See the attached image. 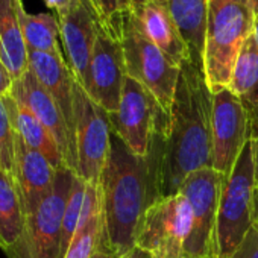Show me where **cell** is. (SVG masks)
<instances>
[{
    "label": "cell",
    "instance_id": "25",
    "mask_svg": "<svg viewBox=\"0 0 258 258\" xmlns=\"http://www.w3.org/2000/svg\"><path fill=\"white\" fill-rule=\"evenodd\" d=\"M85 190H87V182L79 178L78 175L73 179V185L67 199L64 217H62V228H61V258H64L66 252L69 250L75 234L79 226V219L82 213V205H84V198H85Z\"/></svg>",
    "mask_w": 258,
    "mask_h": 258
},
{
    "label": "cell",
    "instance_id": "13",
    "mask_svg": "<svg viewBox=\"0 0 258 258\" xmlns=\"http://www.w3.org/2000/svg\"><path fill=\"white\" fill-rule=\"evenodd\" d=\"M58 20L67 64L76 81L84 87L102 23L90 0H81L76 8L66 16L58 17Z\"/></svg>",
    "mask_w": 258,
    "mask_h": 258
},
{
    "label": "cell",
    "instance_id": "3",
    "mask_svg": "<svg viewBox=\"0 0 258 258\" xmlns=\"http://www.w3.org/2000/svg\"><path fill=\"white\" fill-rule=\"evenodd\" d=\"M252 28L250 5L208 4L204 72L213 94L229 87L237 58Z\"/></svg>",
    "mask_w": 258,
    "mask_h": 258
},
{
    "label": "cell",
    "instance_id": "11",
    "mask_svg": "<svg viewBox=\"0 0 258 258\" xmlns=\"http://www.w3.org/2000/svg\"><path fill=\"white\" fill-rule=\"evenodd\" d=\"M213 158L211 167L228 176L244 145L250 140L249 117L238 97L229 90H220L213 94Z\"/></svg>",
    "mask_w": 258,
    "mask_h": 258
},
{
    "label": "cell",
    "instance_id": "18",
    "mask_svg": "<svg viewBox=\"0 0 258 258\" xmlns=\"http://www.w3.org/2000/svg\"><path fill=\"white\" fill-rule=\"evenodd\" d=\"M22 0H0V61L13 81L29 70L28 47L20 26Z\"/></svg>",
    "mask_w": 258,
    "mask_h": 258
},
{
    "label": "cell",
    "instance_id": "17",
    "mask_svg": "<svg viewBox=\"0 0 258 258\" xmlns=\"http://www.w3.org/2000/svg\"><path fill=\"white\" fill-rule=\"evenodd\" d=\"M29 70L34 73L37 81L46 88L52 99L59 106L70 134L75 142V84L76 78L72 73L67 59L62 53L47 52H28Z\"/></svg>",
    "mask_w": 258,
    "mask_h": 258
},
{
    "label": "cell",
    "instance_id": "28",
    "mask_svg": "<svg viewBox=\"0 0 258 258\" xmlns=\"http://www.w3.org/2000/svg\"><path fill=\"white\" fill-rule=\"evenodd\" d=\"M229 258H258V223H253Z\"/></svg>",
    "mask_w": 258,
    "mask_h": 258
},
{
    "label": "cell",
    "instance_id": "10",
    "mask_svg": "<svg viewBox=\"0 0 258 258\" xmlns=\"http://www.w3.org/2000/svg\"><path fill=\"white\" fill-rule=\"evenodd\" d=\"M225 178L213 167H207L190 173L179 188L193 214L191 232L184 246L185 253L191 258L214 256L217 213Z\"/></svg>",
    "mask_w": 258,
    "mask_h": 258
},
{
    "label": "cell",
    "instance_id": "35",
    "mask_svg": "<svg viewBox=\"0 0 258 258\" xmlns=\"http://www.w3.org/2000/svg\"><path fill=\"white\" fill-rule=\"evenodd\" d=\"M253 223H258V181L253 187Z\"/></svg>",
    "mask_w": 258,
    "mask_h": 258
},
{
    "label": "cell",
    "instance_id": "37",
    "mask_svg": "<svg viewBox=\"0 0 258 258\" xmlns=\"http://www.w3.org/2000/svg\"><path fill=\"white\" fill-rule=\"evenodd\" d=\"M145 2H152V0H133V4H131V7H133L134 4H145Z\"/></svg>",
    "mask_w": 258,
    "mask_h": 258
},
{
    "label": "cell",
    "instance_id": "26",
    "mask_svg": "<svg viewBox=\"0 0 258 258\" xmlns=\"http://www.w3.org/2000/svg\"><path fill=\"white\" fill-rule=\"evenodd\" d=\"M16 154V127L10 108V94L0 96V167L13 173Z\"/></svg>",
    "mask_w": 258,
    "mask_h": 258
},
{
    "label": "cell",
    "instance_id": "40",
    "mask_svg": "<svg viewBox=\"0 0 258 258\" xmlns=\"http://www.w3.org/2000/svg\"><path fill=\"white\" fill-rule=\"evenodd\" d=\"M129 2H131V4H133V0H129Z\"/></svg>",
    "mask_w": 258,
    "mask_h": 258
},
{
    "label": "cell",
    "instance_id": "22",
    "mask_svg": "<svg viewBox=\"0 0 258 258\" xmlns=\"http://www.w3.org/2000/svg\"><path fill=\"white\" fill-rule=\"evenodd\" d=\"M10 108L13 114V121L16 131L22 136L25 143L43 154L55 170L66 166L62 154L52 137V134L41 124V121L34 115V112L19 99L10 94Z\"/></svg>",
    "mask_w": 258,
    "mask_h": 258
},
{
    "label": "cell",
    "instance_id": "7",
    "mask_svg": "<svg viewBox=\"0 0 258 258\" xmlns=\"http://www.w3.org/2000/svg\"><path fill=\"white\" fill-rule=\"evenodd\" d=\"M167 120L169 114L154 94L136 79L126 76L118 109L109 114L111 131L136 155L146 157L157 131Z\"/></svg>",
    "mask_w": 258,
    "mask_h": 258
},
{
    "label": "cell",
    "instance_id": "21",
    "mask_svg": "<svg viewBox=\"0 0 258 258\" xmlns=\"http://www.w3.org/2000/svg\"><path fill=\"white\" fill-rule=\"evenodd\" d=\"M26 226L19 187L13 173L0 169V247L10 253L20 241Z\"/></svg>",
    "mask_w": 258,
    "mask_h": 258
},
{
    "label": "cell",
    "instance_id": "9",
    "mask_svg": "<svg viewBox=\"0 0 258 258\" xmlns=\"http://www.w3.org/2000/svg\"><path fill=\"white\" fill-rule=\"evenodd\" d=\"M191 207L182 193L161 198L145 214L136 246L151 252L154 258L176 256L185 252L184 246L191 232Z\"/></svg>",
    "mask_w": 258,
    "mask_h": 258
},
{
    "label": "cell",
    "instance_id": "5",
    "mask_svg": "<svg viewBox=\"0 0 258 258\" xmlns=\"http://www.w3.org/2000/svg\"><path fill=\"white\" fill-rule=\"evenodd\" d=\"M118 38L124 56L126 76L148 88L164 112L169 114L179 78V67L172 64L151 41L131 10L124 13L121 19Z\"/></svg>",
    "mask_w": 258,
    "mask_h": 258
},
{
    "label": "cell",
    "instance_id": "4",
    "mask_svg": "<svg viewBox=\"0 0 258 258\" xmlns=\"http://www.w3.org/2000/svg\"><path fill=\"white\" fill-rule=\"evenodd\" d=\"M255 161L249 140L232 172L225 178L214 238V256L229 258L253 225Z\"/></svg>",
    "mask_w": 258,
    "mask_h": 258
},
{
    "label": "cell",
    "instance_id": "20",
    "mask_svg": "<svg viewBox=\"0 0 258 258\" xmlns=\"http://www.w3.org/2000/svg\"><path fill=\"white\" fill-rule=\"evenodd\" d=\"M228 88L243 105L252 129L258 123V41L253 32L240 50Z\"/></svg>",
    "mask_w": 258,
    "mask_h": 258
},
{
    "label": "cell",
    "instance_id": "27",
    "mask_svg": "<svg viewBox=\"0 0 258 258\" xmlns=\"http://www.w3.org/2000/svg\"><path fill=\"white\" fill-rule=\"evenodd\" d=\"M90 2L102 23V28L118 38L121 19L124 13L131 10V2L129 0H90Z\"/></svg>",
    "mask_w": 258,
    "mask_h": 258
},
{
    "label": "cell",
    "instance_id": "38",
    "mask_svg": "<svg viewBox=\"0 0 258 258\" xmlns=\"http://www.w3.org/2000/svg\"><path fill=\"white\" fill-rule=\"evenodd\" d=\"M172 258H191V256H188L185 252H182V253H179V255H176V256H172Z\"/></svg>",
    "mask_w": 258,
    "mask_h": 258
},
{
    "label": "cell",
    "instance_id": "39",
    "mask_svg": "<svg viewBox=\"0 0 258 258\" xmlns=\"http://www.w3.org/2000/svg\"><path fill=\"white\" fill-rule=\"evenodd\" d=\"M210 258H219V256H210Z\"/></svg>",
    "mask_w": 258,
    "mask_h": 258
},
{
    "label": "cell",
    "instance_id": "16",
    "mask_svg": "<svg viewBox=\"0 0 258 258\" xmlns=\"http://www.w3.org/2000/svg\"><path fill=\"white\" fill-rule=\"evenodd\" d=\"M143 32L151 41L167 56V59L181 67L191 58L190 49L179 34V29L172 17L167 0H152L131 7Z\"/></svg>",
    "mask_w": 258,
    "mask_h": 258
},
{
    "label": "cell",
    "instance_id": "2",
    "mask_svg": "<svg viewBox=\"0 0 258 258\" xmlns=\"http://www.w3.org/2000/svg\"><path fill=\"white\" fill-rule=\"evenodd\" d=\"M213 93L207 84L204 61L191 56L179 67L161 160V196L179 193L184 179L211 167Z\"/></svg>",
    "mask_w": 258,
    "mask_h": 258
},
{
    "label": "cell",
    "instance_id": "23",
    "mask_svg": "<svg viewBox=\"0 0 258 258\" xmlns=\"http://www.w3.org/2000/svg\"><path fill=\"white\" fill-rule=\"evenodd\" d=\"M167 5L191 56L204 61L208 0H167Z\"/></svg>",
    "mask_w": 258,
    "mask_h": 258
},
{
    "label": "cell",
    "instance_id": "32",
    "mask_svg": "<svg viewBox=\"0 0 258 258\" xmlns=\"http://www.w3.org/2000/svg\"><path fill=\"white\" fill-rule=\"evenodd\" d=\"M118 258H154V255L145 249H142L140 246H134L129 250H126L124 253H121Z\"/></svg>",
    "mask_w": 258,
    "mask_h": 258
},
{
    "label": "cell",
    "instance_id": "1",
    "mask_svg": "<svg viewBox=\"0 0 258 258\" xmlns=\"http://www.w3.org/2000/svg\"><path fill=\"white\" fill-rule=\"evenodd\" d=\"M167 124L169 120L157 131L146 157L136 155L111 133L109 152L97 185L106 243L118 256L136 246L145 214L163 198L161 160Z\"/></svg>",
    "mask_w": 258,
    "mask_h": 258
},
{
    "label": "cell",
    "instance_id": "36",
    "mask_svg": "<svg viewBox=\"0 0 258 258\" xmlns=\"http://www.w3.org/2000/svg\"><path fill=\"white\" fill-rule=\"evenodd\" d=\"M211 5H220V4H241V5H249V0H208Z\"/></svg>",
    "mask_w": 258,
    "mask_h": 258
},
{
    "label": "cell",
    "instance_id": "33",
    "mask_svg": "<svg viewBox=\"0 0 258 258\" xmlns=\"http://www.w3.org/2000/svg\"><path fill=\"white\" fill-rule=\"evenodd\" d=\"M249 5H250V10H252V20H253V28H252V32L258 41V0H249Z\"/></svg>",
    "mask_w": 258,
    "mask_h": 258
},
{
    "label": "cell",
    "instance_id": "12",
    "mask_svg": "<svg viewBox=\"0 0 258 258\" xmlns=\"http://www.w3.org/2000/svg\"><path fill=\"white\" fill-rule=\"evenodd\" d=\"M124 81L126 67L120 38L102 28L91 55L87 82L82 88L99 106L112 114L118 109Z\"/></svg>",
    "mask_w": 258,
    "mask_h": 258
},
{
    "label": "cell",
    "instance_id": "41",
    "mask_svg": "<svg viewBox=\"0 0 258 258\" xmlns=\"http://www.w3.org/2000/svg\"><path fill=\"white\" fill-rule=\"evenodd\" d=\"M0 169H2V167H0Z\"/></svg>",
    "mask_w": 258,
    "mask_h": 258
},
{
    "label": "cell",
    "instance_id": "14",
    "mask_svg": "<svg viewBox=\"0 0 258 258\" xmlns=\"http://www.w3.org/2000/svg\"><path fill=\"white\" fill-rule=\"evenodd\" d=\"M11 96L22 100L34 112V115L41 121V124L55 139L62 154L66 166L76 173L75 142L66 123V118L56 102L46 91V88L37 81V78L31 70H28L20 79L14 81Z\"/></svg>",
    "mask_w": 258,
    "mask_h": 258
},
{
    "label": "cell",
    "instance_id": "19",
    "mask_svg": "<svg viewBox=\"0 0 258 258\" xmlns=\"http://www.w3.org/2000/svg\"><path fill=\"white\" fill-rule=\"evenodd\" d=\"M105 243L106 235L99 185L87 182L79 226L64 258H91Z\"/></svg>",
    "mask_w": 258,
    "mask_h": 258
},
{
    "label": "cell",
    "instance_id": "30",
    "mask_svg": "<svg viewBox=\"0 0 258 258\" xmlns=\"http://www.w3.org/2000/svg\"><path fill=\"white\" fill-rule=\"evenodd\" d=\"M13 84H14L13 78L10 76L8 70L2 64V61H0V96H8V94H11Z\"/></svg>",
    "mask_w": 258,
    "mask_h": 258
},
{
    "label": "cell",
    "instance_id": "15",
    "mask_svg": "<svg viewBox=\"0 0 258 258\" xmlns=\"http://www.w3.org/2000/svg\"><path fill=\"white\" fill-rule=\"evenodd\" d=\"M13 176L19 187L26 216L35 211L37 207L50 195L56 176V170L47 158L38 151L29 148L17 131Z\"/></svg>",
    "mask_w": 258,
    "mask_h": 258
},
{
    "label": "cell",
    "instance_id": "6",
    "mask_svg": "<svg viewBox=\"0 0 258 258\" xmlns=\"http://www.w3.org/2000/svg\"><path fill=\"white\" fill-rule=\"evenodd\" d=\"M76 173L67 166L56 170L50 195L26 216L25 232L10 258H61V228Z\"/></svg>",
    "mask_w": 258,
    "mask_h": 258
},
{
    "label": "cell",
    "instance_id": "31",
    "mask_svg": "<svg viewBox=\"0 0 258 258\" xmlns=\"http://www.w3.org/2000/svg\"><path fill=\"white\" fill-rule=\"evenodd\" d=\"M250 142L253 149V161H255V182L258 181V123L250 129Z\"/></svg>",
    "mask_w": 258,
    "mask_h": 258
},
{
    "label": "cell",
    "instance_id": "8",
    "mask_svg": "<svg viewBox=\"0 0 258 258\" xmlns=\"http://www.w3.org/2000/svg\"><path fill=\"white\" fill-rule=\"evenodd\" d=\"M75 151L76 175L99 184L111 142L109 114L99 106L76 81L75 84Z\"/></svg>",
    "mask_w": 258,
    "mask_h": 258
},
{
    "label": "cell",
    "instance_id": "29",
    "mask_svg": "<svg viewBox=\"0 0 258 258\" xmlns=\"http://www.w3.org/2000/svg\"><path fill=\"white\" fill-rule=\"evenodd\" d=\"M81 4V0H46L47 8H50L56 17H62L76 8Z\"/></svg>",
    "mask_w": 258,
    "mask_h": 258
},
{
    "label": "cell",
    "instance_id": "24",
    "mask_svg": "<svg viewBox=\"0 0 258 258\" xmlns=\"http://www.w3.org/2000/svg\"><path fill=\"white\" fill-rule=\"evenodd\" d=\"M20 26L28 52H47L62 53L59 47L61 26L59 20L53 14H29L25 7L20 10Z\"/></svg>",
    "mask_w": 258,
    "mask_h": 258
},
{
    "label": "cell",
    "instance_id": "34",
    "mask_svg": "<svg viewBox=\"0 0 258 258\" xmlns=\"http://www.w3.org/2000/svg\"><path fill=\"white\" fill-rule=\"evenodd\" d=\"M91 258H118V255H117V253H115V252H114V250H112L106 243H105V244H103V246H102V247H100V249H99L93 256H91Z\"/></svg>",
    "mask_w": 258,
    "mask_h": 258
}]
</instances>
